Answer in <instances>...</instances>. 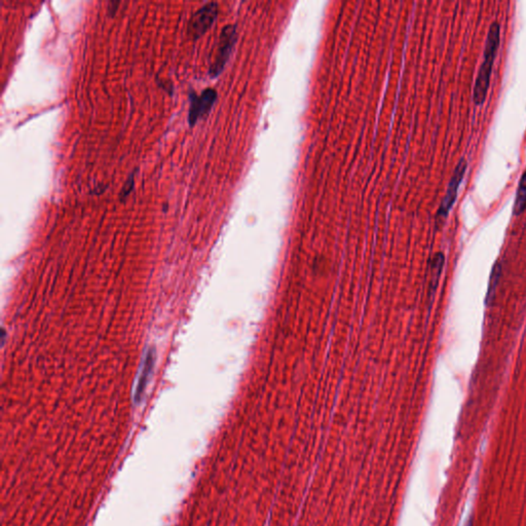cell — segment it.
Instances as JSON below:
<instances>
[{
  "label": "cell",
  "instance_id": "ba28073f",
  "mask_svg": "<svg viewBox=\"0 0 526 526\" xmlns=\"http://www.w3.org/2000/svg\"><path fill=\"white\" fill-rule=\"evenodd\" d=\"M443 263H444L443 254L442 253H438L437 255L435 256V258L433 259V262H432V282H431V287H432L433 290L436 289L437 283L439 281L441 271H442Z\"/></svg>",
  "mask_w": 526,
  "mask_h": 526
},
{
  "label": "cell",
  "instance_id": "277c9868",
  "mask_svg": "<svg viewBox=\"0 0 526 526\" xmlns=\"http://www.w3.org/2000/svg\"><path fill=\"white\" fill-rule=\"evenodd\" d=\"M467 167H468L467 160L465 158H462L459 161V164H458L455 172H453V174H452V177L450 179V182H449L448 187H447L446 194H445L443 201H442V203L440 205V208H439V211H438V217H439V218H445V217L448 215L450 209L452 208L453 204H455L456 199H457V196H458V192H459V187H460L462 181H463V179L465 177Z\"/></svg>",
  "mask_w": 526,
  "mask_h": 526
},
{
  "label": "cell",
  "instance_id": "5b68a950",
  "mask_svg": "<svg viewBox=\"0 0 526 526\" xmlns=\"http://www.w3.org/2000/svg\"><path fill=\"white\" fill-rule=\"evenodd\" d=\"M217 99V92L214 88H207L197 96L195 94L190 95V107L188 112V122L192 126L195 122L207 115Z\"/></svg>",
  "mask_w": 526,
  "mask_h": 526
},
{
  "label": "cell",
  "instance_id": "3957f363",
  "mask_svg": "<svg viewBox=\"0 0 526 526\" xmlns=\"http://www.w3.org/2000/svg\"><path fill=\"white\" fill-rule=\"evenodd\" d=\"M218 14V4L210 2L196 10L188 23V35L195 40L203 36L215 22Z\"/></svg>",
  "mask_w": 526,
  "mask_h": 526
},
{
  "label": "cell",
  "instance_id": "8992f818",
  "mask_svg": "<svg viewBox=\"0 0 526 526\" xmlns=\"http://www.w3.org/2000/svg\"><path fill=\"white\" fill-rule=\"evenodd\" d=\"M526 208V171L523 173L516 193L513 213L514 215H520Z\"/></svg>",
  "mask_w": 526,
  "mask_h": 526
},
{
  "label": "cell",
  "instance_id": "9c48e42d",
  "mask_svg": "<svg viewBox=\"0 0 526 526\" xmlns=\"http://www.w3.org/2000/svg\"><path fill=\"white\" fill-rule=\"evenodd\" d=\"M146 362H147V364L145 365V368H144L143 374L141 375V380H140V383H139V387H138V389H137V397H136L137 399H138L139 397H141V395H142V393H143V388H144L145 382H146V379H147V374H150V369H151V366H152V357L149 356V357L147 358Z\"/></svg>",
  "mask_w": 526,
  "mask_h": 526
},
{
  "label": "cell",
  "instance_id": "6da1fadb",
  "mask_svg": "<svg viewBox=\"0 0 526 526\" xmlns=\"http://www.w3.org/2000/svg\"><path fill=\"white\" fill-rule=\"evenodd\" d=\"M501 28L499 23L495 22L491 25L487 33V38L484 49V61L478 71L477 79L474 86V102L480 106L485 102L487 92L491 84V76L493 71V65L497 56L498 48L500 45Z\"/></svg>",
  "mask_w": 526,
  "mask_h": 526
},
{
  "label": "cell",
  "instance_id": "52a82bcc",
  "mask_svg": "<svg viewBox=\"0 0 526 526\" xmlns=\"http://www.w3.org/2000/svg\"><path fill=\"white\" fill-rule=\"evenodd\" d=\"M501 271H502V266L499 262H497L493 268L491 280H489V284H488L487 294L485 298V302L487 305H491V303H493V301L495 300L497 287H498V283H499L500 276H501Z\"/></svg>",
  "mask_w": 526,
  "mask_h": 526
},
{
  "label": "cell",
  "instance_id": "7a4b0ae2",
  "mask_svg": "<svg viewBox=\"0 0 526 526\" xmlns=\"http://www.w3.org/2000/svg\"><path fill=\"white\" fill-rule=\"evenodd\" d=\"M235 40H237V28H235V26L228 25L224 27L220 35L215 59L210 68V74L212 77L219 75L220 72L223 70L232 51Z\"/></svg>",
  "mask_w": 526,
  "mask_h": 526
},
{
  "label": "cell",
  "instance_id": "30bf717a",
  "mask_svg": "<svg viewBox=\"0 0 526 526\" xmlns=\"http://www.w3.org/2000/svg\"><path fill=\"white\" fill-rule=\"evenodd\" d=\"M134 183H135V181H134V173H133L130 176V178L128 179V181H126V182H125V184L123 185V187H122V190L120 192V197L121 198L128 196L131 193V191L133 190V187H134Z\"/></svg>",
  "mask_w": 526,
  "mask_h": 526
}]
</instances>
